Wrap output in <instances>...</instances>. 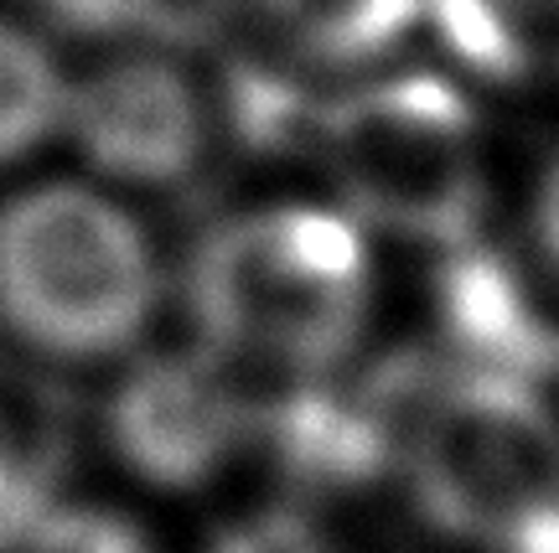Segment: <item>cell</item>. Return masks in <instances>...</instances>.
<instances>
[{"label": "cell", "mask_w": 559, "mask_h": 553, "mask_svg": "<svg viewBox=\"0 0 559 553\" xmlns=\"http://www.w3.org/2000/svg\"><path fill=\"white\" fill-rule=\"evenodd\" d=\"M156 0H37L47 21H58L73 37H120Z\"/></svg>", "instance_id": "10"}, {"label": "cell", "mask_w": 559, "mask_h": 553, "mask_svg": "<svg viewBox=\"0 0 559 553\" xmlns=\"http://www.w3.org/2000/svg\"><path fill=\"white\" fill-rule=\"evenodd\" d=\"M498 5L519 73H559V0H492Z\"/></svg>", "instance_id": "9"}, {"label": "cell", "mask_w": 559, "mask_h": 553, "mask_svg": "<svg viewBox=\"0 0 559 553\" xmlns=\"http://www.w3.org/2000/svg\"><path fill=\"white\" fill-rule=\"evenodd\" d=\"M544 243H549L559 259V171H555V181H549V192H544Z\"/></svg>", "instance_id": "11"}, {"label": "cell", "mask_w": 559, "mask_h": 553, "mask_svg": "<svg viewBox=\"0 0 559 553\" xmlns=\"http://www.w3.org/2000/svg\"><path fill=\"white\" fill-rule=\"evenodd\" d=\"M223 553H296V549H285L275 538H249V543H234V549H223Z\"/></svg>", "instance_id": "12"}, {"label": "cell", "mask_w": 559, "mask_h": 553, "mask_svg": "<svg viewBox=\"0 0 559 553\" xmlns=\"http://www.w3.org/2000/svg\"><path fill=\"white\" fill-rule=\"evenodd\" d=\"M321 151L362 218L456 233L481 197V124L440 73H389L321 119Z\"/></svg>", "instance_id": "3"}, {"label": "cell", "mask_w": 559, "mask_h": 553, "mask_svg": "<svg viewBox=\"0 0 559 553\" xmlns=\"http://www.w3.org/2000/svg\"><path fill=\"white\" fill-rule=\"evenodd\" d=\"M368 279V238L353 213L275 202L207 233L192 259V311L218 347L321 368L358 341Z\"/></svg>", "instance_id": "1"}, {"label": "cell", "mask_w": 559, "mask_h": 553, "mask_svg": "<svg viewBox=\"0 0 559 553\" xmlns=\"http://www.w3.org/2000/svg\"><path fill=\"white\" fill-rule=\"evenodd\" d=\"M62 130L115 187H181L207 156L213 119L181 62L120 52L73 79Z\"/></svg>", "instance_id": "5"}, {"label": "cell", "mask_w": 559, "mask_h": 553, "mask_svg": "<svg viewBox=\"0 0 559 553\" xmlns=\"http://www.w3.org/2000/svg\"><path fill=\"white\" fill-rule=\"evenodd\" d=\"M270 11L321 62H373L425 26V0H270Z\"/></svg>", "instance_id": "8"}, {"label": "cell", "mask_w": 559, "mask_h": 553, "mask_svg": "<svg viewBox=\"0 0 559 553\" xmlns=\"http://www.w3.org/2000/svg\"><path fill=\"white\" fill-rule=\"evenodd\" d=\"M156 249L135 213L88 181L0 202V326L58 362L124 352L156 316Z\"/></svg>", "instance_id": "2"}, {"label": "cell", "mask_w": 559, "mask_h": 553, "mask_svg": "<svg viewBox=\"0 0 559 553\" xmlns=\"http://www.w3.org/2000/svg\"><path fill=\"white\" fill-rule=\"evenodd\" d=\"M68 88L73 79L58 68L52 47L32 26L0 16V171L37 156L58 135Z\"/></svg>", "instance_id": "7"}, {"label": "cell", "mask_w": 559, "mask_h": 553, "mask_svg": "<svg viewBox=\"0 0 559 553\" xmlns=\"http://www.w3.org/2000/svg\"><path fill=\"white\" fill-rule=\"evenodd\" d=\"M243 430L239 398L198 362H151L115 404L120 455L151 481L192 486L234 450Z\"/></svg>", "instance_id": "6"}, {"label": "cell", "mask_w": 559, "mask_h": 553, "mask_svg": "<svg viewBox=\"0 0 559 553\" xmlns=\"http://www.w3.org/2000/svg\"><path fill=\"white\" fill-rule=\"evenodd\" d=\"M415 476L440 522L513 553H559V435L523 388L466 383L440 398Z\"/></svg>", "instance_id": "4"}]
</instances>
